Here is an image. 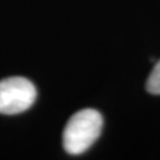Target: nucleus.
I'll list each match as a JSON object with an SVG mask.
<instances>
[{"mask_svg": "<svg viewBox=\"0 0 160 160\" xmlns=\"http://www.w3.org/2000/svg\"><path fill=\"white\" fill-rule=\"evenodd\" d=\"M103 126L101 114L95 109H82L69 119L63 132V146L71 155L84 153L96 141Z\"/></svg>", "mask_w": 160, "mask_h": 160, "instance_id": "nucleus-1", "label": "nucleus"}, {"mask_svg": "<svg viewBox=\"0 0 160 160\" xmlns=\"http://www.w3.org/2000/svg\"><path fill=\"white\" fill-rule=\"evenodd\" d=\"M36 97V87L28 78H4L0 81V114H20L33 104Z\"/></svg>", "mask_w": 160, "mask_h": 160, "instance_id": "nucleus-2", "label": "nucleus"}, {"mask_svg": "<svg viewBox=\"0 0 160 160\" xmlns=\"http://www.w3.org/2000/svg\"><path fill=\"white\" fill-rule=\"evenodd\" d=\"M146 89L149 94L160 95V59L155 63L146 83Z\"/></svg>", "mask_w": 160, "mask_h": 160, "instance_id": "nucleus-3", "label": "nucleus"}]
</instances>
